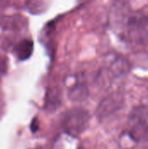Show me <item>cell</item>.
Here are the masks:
<instances>
[{
  "label": "cell",
  "mask_w": 148,
  "mask_h": 149,
  "mask_svg": "<svg viewBox=\"0 0 148 149\" xmlns=\"http://www.w3.org/2000/svg\"><path fill=\"white\" fill-rule=\"evenodd\" d=\"M89 123L90 114L88 111L82 107H74L64 114L61 126L65 133L72 137H78L87 129Z\"/></svg>",
  "instance_id": "6da1fadb"
},
{
  "label": "cell",
  "mask_w": 148,
  "mask_h": 149,
  "mask_svg": "<svg viewBox=\"0 0 148 149\" xmlns=\"http://www.w3.org/2000/svg\"><path fill=\"white\" fill-rule=\"evenodd\" d=\"M127 134L137 142L144 140L148 134V111L145 107L134 108L129 117Z\"/></svg>",
  "instance_id": "7a4b0ae2"
},
{
  "label": "cell",
  "mask_w": 148,
  "mask_h": 149,
  "mask_svg": "<svg viewBox=\"0 0 148 149\" xmlns=\"http://www.w3.org/2000/svg\"><path fill=\"white\" fill-rule=\"evenodd\" d=\"M125 106L124 95L120 92H115L104 98L98 105L95 115L98 120L102 121L118 111L121 110Z\"/></svg>",
  "instance_id": "3957f363"
},
{
  "label": "cell",
  "mask_w": 148,
  "mask_h": 149,
  "mask_svg": "<svg viewBox=\"0 0 148 149\" xmlns=\"http://www.w3.org/2000/svg\"><path fill=\"white\" fill-rule=\"evenodd\" d=\"M34 43L30 38H24L20 40L13 48V53L19 61L29 59L33 53Z\"/></svg>",
  "instance_id": "277c9868"
},
{
  "label": "cell",
  "mask_w": 148,
  "mask_h": 149,
  "mask_svg": "<svg viewBox=\"0 0 148 149\" xmlns=\"http://www.w3.org/2000/svg\"><path fill=\"white\" fill-rule=\"evenodd\" d=\"M89 95V90L85 83L76 82L72 85L68 91V97L74 102H81L87 99Z\"/></svg>",
  "instance_id": "5b68a950"
},
{
  "label": "cell",
  "mask_w": 148,
  "mask_h": 149,
  "mask_svg": "<svg viewBox=\"0 0 148 149\" xmlns=\"http://www.w3.org/2000/svg\"><path fill=\"white\" fill-rule=\"evenodd\" d=\"M61 103V94L58 89H51L48 91L45 99V109L52 112L60 106Z\"/></svg>",
  "instance_id": "8992f818"
},
{
  "label": "cell",
  "mask_w": 148,
  "mask_h": 149,
  "mask_svg": "<svg viewBox=\"0 0 148 149\" xmlns=\"http://www.w3.org/2000/svg\"><path fill=\"white\" fill-rule=\"evenodd\" d=\"M38 128H39V123H38V120L35 117L32 120H31V124H30V129H31V133H36L38 130Z\"/></svg>",
  "instance_id": "52a82bcc"
},
{
  "label": "cell",
  "mask_w": 148,
  "mask_h": 149,
  "mask_svg": "<svg viewBox=\"0 0 148 149\" xmlns=\"http://www.w3.org/2000/svg\"><path fill=\"white\" fill-rule=\"evenodd\" d=\"M141 14H142V16L144 17V18L146 19V21L147 22L148 24V10L147 12H144V13H141Z\"/></svg>",
  "instance_id": "ba28073f"
}]
</instances>
